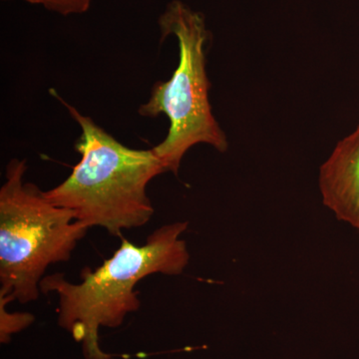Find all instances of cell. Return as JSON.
Masks as SVG:
<instances>
[{
	"label": "cell",
	"mask_w": 359,
	"mask_h": 359,
	"mask_svg": "<svg viewBox=\"0 0 359 359\" xmlns=\"http://www.w3.org/2000/svg\"><path fill=\"white\" fill-rule=\"evenodd\" d=\"M51 93L81 128L75 143L81 159L65 181L43 192L44 197L72 211L75 219L89 229L99 226L113 236L145 226L154 215L148 185L166 173L162 161L153 149L138 150L123 145L54 90Z\"/></svg>",
	"instance_id": "obj_1"
},
{
	"label": "cell",
	"mask_w": 359,
	"mask_h": 359,
	"mask_svg": "<svg viewBox=\"0 0 359 359\" xmlns=\"http://www.w3.org/2000/svg\"><path fill=\"white\" fill-rule=\"evenodd\" d=\"M188 226L177 222L160 226L143 245L122 238L119 249L102 266L82 269L80 283L68 282L63 273L42 278V294L58 297L59 323L84 341L90 358H105L97 346L98 328L118 327L140 308L137 283L155 273L179 276L188 266L190 254L181 238Z\"/></svg>",
	"instance_id": "obj_2"
},
{
	"label": "cell",
	"mask_w": 359,
	"mask_h": 359,
	"mask_svg": "<svg viewBox=\"0 0 359 359\" xmlns=\"http://www.w3.org/2000/svg\"><path fill=\"white\" fill-rule=\"evenodd\" d=\"M26 160L11 159L0 189V304L39 299L40 283L54 264L70 259L88 226L70 210L25 181Z\"/></svg>",
	"instance_id": "obj_3"
},
{
	"label": "cell",
	"mask_w": 359,
	"mask_h": 359,
	"mask_svg": "<svg viewBox=\"0 0 359 359\" xmlns=\"http://www.w3.org/2000/svg\"><path fill=\"white\" fill-rule=\"evenodd\" d=\"M161 39L173 35L179 44V62L168 81L156 82L150 98L139 108L143 117L161 114L170 121L164 141L153 148L165 170L178 175L182 160L194 146L207 144L224 153L229 149L209 100L205 47L210 33L204 15L180 0L168 4L159 18Z\"/></svg>",
	"instance_id": "obj_4"
},
{
	"label": "cell",
	"mask_w": 359,
	"mask_h": 359,
	"mask_svg": "<svg viewBox=\"0 0 359 359\" xmlns=\"http://www.w3.org/2000/svg\"><path fill=\"white\" fill-rule=\"evenodd\" d=\"M318 186L323 205L359 231V125L321 165Z\"/></svg>",
	"instance_id": "obj_5"
},
{
	"label": "cell",
	"mask_w": 359,
	"mask_h": 359,
	"mask_svg": "<svg viewBox=\"0 0 359 359\" xmlns=\"http://www.w3.org/2000/svg\"><path fill=\"white\" fill-rule=\"evenodd\" d=\"M22 1L41 6L60 15L68 16L86 13L93 0H22Z\"/></svg>",
	"instance_id": "obj_6"
},
{
	"label": "cell",
	"mask_w": 359,
	"mask_h": 359,
	"mask_svg": "<svg viewBox=\"0 0 359 359\" xmlns=\"http://www.w3.org/2000/svg\"><path fill=\"white\" fill-rule=\"evenodd\" d=\"M0 316H1L2 335L8 332L20 330V328L29 325L33 320L29 313H8L6 306L0 304Z\"/></svg>",
	"instance_id": "obj_7"
}]
</instances>
